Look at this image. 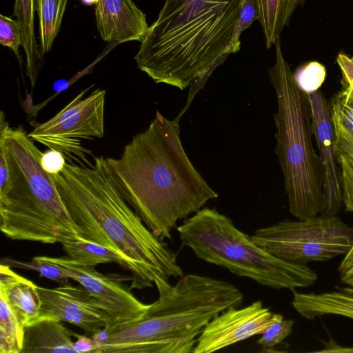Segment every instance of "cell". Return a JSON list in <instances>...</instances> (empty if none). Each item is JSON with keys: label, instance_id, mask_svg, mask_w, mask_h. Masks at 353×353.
I'll use <instances>...</instances> for the list:
<instances>
[{"label": "cell", "instance_id": "obj_1", "mask_svg": "<svg viewBox=\"0 0 353 353\" xmlns=\"http://www.w3.org/2000/svg\"><path fill=\"white\" fill-rule=\"evenodd\" d=\"M51 175L81 236L123 258L132 274L130 290L154 285L161 296L171 289L170 279L183 275L174 253L120 192L105 158L94 157L92 166L66 162Z\"/></svg>", "mask_w": 353, "mask_h": 353}, {"label": "cell", "instance_id": "obj_2", "mask_svg": "<svg viewBox=\"0 0 353 353\" xmlns=\"http://www.w3.org/2000/svg\"><path fill=\"white\" fill-rule=\"evenodd\" d=\"M179 119L159 111L143 132L107 165L120 192L157 236L171 239L178 221L219 196L189 159L180 138Z\"/></svg>", "mask_w": 353, "mask_h": 353}, {"label": "cell", "instance_id": "obj_3", "mask_svg": "<svg viewBox=\"0 0 353 353\" xmlns=\"http://www.w3.org/2000/svg\"><path fill=\"white\" fill-rule=\"evenodd\" d=\"M243 0H165L134 57L156 83L203 85L229 55Z\"/></svg>", "mask_w": 353, "mask_h": 353}, {"label": "cell", "instance_id": "obj_4", "mask_svg": "<svg viewBox=\"0 0 353 353\" xmlns=\"http://www.w3.org/2000/svg\"><path fill=\"white\" fill-rule=\"evenodd\" d=\"M243 301L242 292L228 282L183 275L141 317L107 328L108 339L95 353L192 352L206 325Z\"/></svg>", "mask_w": 353, "mask_h": 353}, {"label": "cell", "instance_id": "obj_5", "mask_svg": "<svg viewBox=\"0 0 353 353\" xmlns=\"http://www.w3.org/2000/svg\"><path fill=\"white\" fill-rule=\"evenodd\" d=\"M8 176L0 189V230L16 241L54 244L82 237L52 175L41 165L43 153L22 125L10 127L0 113Z\"/></svg>", "mask_w": 353, "mask_h": 353}, {"label": "cell", "instance_id": "obj_6", "mask_svg": "<svg viewBox=\"0 0 353 353\" xmlns=\"http://www.w3.org/2000/svg\"><path fill=\"white\" fill-rule=\"evenodd\" d=\"M276 59L268 74L277 100L274 114L275 152L284 179L290 213L299 220L316 216L324 207V170L312 143L311 108L284 58L280 38L274 43Z\"/></svg>", "mask_w": 353, "mask_h": 353}, {"label": "cell", "instance_id": "obj_7", "mask_svg": "<svg viewBox=\"0 0 353 353\" xmlns=\"http://www.w3.org/2000/svg\"><path fill=\"white\" fill-rule=\"evenodd\" d=\"M177 232L182 245L200 259L260 285L292 290L311 286L317 280L316 273L307 265L269 254L215 209L201 208L185 220Z\"/></svg>", "mask_w": 353, "mask_h": 353}, {"label": "cell", "instance_id": "obj_8", "mask_svg": "<svg viewBox=\"0 0 353 353\" xmlns=\"http://www.w3.org/2000/svg\"><path fill=\"white\" fill-rule=\"evenodd\" d=\"M250 238L263 250L281 260L306 265L345 255L353 245V226L336 215H317L259 228Z\"/></svg>", "mask_w": 353, "mask_h": 353}, {"label": "cell", "instance_id": "obj_9", "mask_svg": "<svg viewBox=\"0 0 353 353\" xmlns=\"http://www.w3.org/2000/svg\"><path fill=\"white\" fill-rule=\"evenodd\" d=\"M94 85L77 95L54 117L38 125L28 134L34 141L61 152L68 161L92 166L87 159L91 151L82 146L81 140L102 138L104 134V110L106 91L99 88L85 94Z\"/></svg>", "mask_w": 353, "mask_h": 353}, {"label": "cell", "instance_id": "obj_10", "mask_svg": "<svg viewBox=\"0 0 353 353\" xmlns=\"http://www.w3.org/2000/svg\"><path fill=\"white\" fill-rule=\"evenodd\" d=\"M42 258L67 272L103 306L110 318L108 329L139 319L150 307L122 283L126 277L99 273L94 267L80 265L68 257Z\"/></svg>", "mask_w": 353, "mask_h": 353}, {"label": "cell", "instance_id": "obj_11", "mask_svg": "<svg viewBox=\"0 0 353 353\" xmlns=\"http://www.w3.org/2000/svg\"><path fill=\"white\" fill-rule=\"evenodd\" d=\"M230 307L214 317L196 339L192 353H211L256 335L263 334L283 318L265 307L261 301L243 307Z\"/></svg>", "mask_w": 353, "mask_h": 353}, {"label": "cell", "instance_id": "obj_12", "mask_svg": "<svg viewBox=\"0 0 353 353\" xmlns=\"http://www.w3.org/2000/svg\"><path fill=\"white\" fill-rule=\"evenodd\" d=\"M41 306L38 319H52L73 324L91 336L108 327L110 318L103 306L82 286L68 282L57 288L38 286Z\"/></svg>", "mask_w": 353, "mask_h": 353}, {"label": "cell", "instance_id": "obj_13", "mask_svg": "<svg viewBox=\"0 0 353 353\" xmlns=\"http://www.w3.org/2000/svg\"><path fill=\"white\" fill-rule=\"evenodd\" d=\"M307 97L311 108L313 134L324 170V207L320 214L336 215L341 209L343 201L341 168L330 105L319 90L307 94Z\"/></svg>", "mask_w": 353, "mask_h": 353}, {"label": "cell", "instance_id": "obj_14", "mask_svg": "<svg viewBox=\"0 0 353 353\" xmlns=\"http://www.w3.org/2000/svg\"><path fill=\"white\" fill-rule=\"evenodd\" d=\"M95 18L105 41L141 42L149 28L145 14L132 0H99Z\"/></svg>", "mask_w": 353, "mask_h": 353}, {"label": "cell", "instance_id": "obj_15", "mask_svg": "<svg viewBox=\"0 0 353 353\" xmlns=\"http://www.w3.org/2000/svg\"><path fill=\"white\" fill-rule=\"evenodd\" d=\"M0 292L24 327L38 319L41 306L38 286L1 263Z\"/></svg>", "mask_w": 353, "mask_h": 353}, {"label": "cell", "instance_id": "obj_16", "mask_svg": "<svg viewBox=\"0 0 353 353\" xmlns=\"http://www.w3.org/2000/svg\"><path fill=\"white\" fill-rule=\"evenodd\" d=\"M292 305L302 316L313 320L323 315H337L353 319V288L335 287L322 293H301L291 290Z\"/></svg>", "mask_w": 353, "mask_h": 353}, {"label": "cell", "instance_id": "obj_17", "mask_svg": "<svg viewBox=\"0 0 353 353\" xmlns=\"http://www.w3.org/2000/svg\"><path fill=\"white\" fill-rule=\"evenodd\" d=\"M61 322L40 319L25 327L21 353H75L72 337L77 334Z\"/></svg>", "mask_w": 353, "mask_h": 353}, {"label": "cell", "instance_id": "obj_18", "mask_svg": "<svg viewBox=\"0 0 353 353\" xmlns=\"http://www.w3.org/2000/svg\"><path fill=\"white\" fill-rule=\"evenodd\" d=\"M34 0H14L13 15L21 30L23 48L26 57V75L34 88L41 66L43 56L34 34Z\"/></svg>", "mask_w": 353, "mask_h": 353}, {"label": "cell", "instance_id": "obj_19", "mask_svg": "<svg viewBox=\"0 0 353 353\" xmlns=\"http://www.w3.org/2000/svg\"><path fill=\"white\" fill-rule=\"evenodd\" d=\"M302 0H256L259 19L265 38L266 48L280 38L283 28Z\"/></svg>", "mask_w": 353, "mask_h": 353}, {"label": "cell", "instance_id": "obj_20", "mask_svg": "<svg viewBox=\"0 0 353 353\" xmlns=\"http://www.w3.org/2000/svg\"><path fill=\"white\" fill-rule=\"evenodd\" d=\"M68 258L77 263L94 267L108 263H117L127 270L123 258L116 251L83 237L68 240L62 243Z\"/></svg>", "mask_w": 353, "mask_h": 353}, {"label": "cell", "instance_id": "obj_21", "mask_svg": "<svg viewBox=\"0 0 353 353\" xmlns=\"http://www.w3.org/2000/svg\"><path fill=\"white\" fill-rule=\"evenodd\" d=\"M68 0H34L39 25V51L42 56L49 52L57 36Z\"/></svg>", "mask_w": 353, "mask_h": 353}, {"label": "cell", "instance_id": "obj_22", "mask_svg": "<svg viewBox=\"0 0 353 353\" xmlns=\"http://www.w3.org/2000/svg\"><path fill=\"white\" fill-rule=\"evenodd\" d=\"M24 327L0 292V353H21Z\"/></svg>", "mask_w": 353, "mask_h": 353}, {"label": "cell", "instance_id": "obj_23", "mask_svg": "<svg viewBox=\"0 0 353 353\" xmlns=\"http://www.w3.org/2000/svg\"><path fill=\"white\" fill-rule=\"evenodd\" d=\"M1 264L7 265L11 268L33 270L40 276L59 283H68L70 276L67 272L50 262L43 259L42 256H36L31 261L24 262L11 259H3Z\"/></svg>", "mask_w": 353, "mask_h": 353}, {"label": "cell", "instance_id": "obj_24", "mask_svg": "<svg viewBox=\"0 0 353 353\" xmlns=\"http://www.w3.org/2000/svg\"><path fill=\"white\" fill-rule=\"evenodd\" d=\"M342 85L330 104L332 119L353 132V88L343 82Z\"/></svg>", "mask_w": 353, "mask_h": 353}, {"label": "cell", "instance_id": "obj_25", "mask_svg": "<svg viewBox=\"0 0 353 353\" xmlns=\"http://www.w3.org/2000/svg\"><path fill=\"white\" fill-rule=\"evenodd\" d=\"M326 72L321 63L312 61L299 68L294 73L297 85L305 94L314 92L319 90L325 81Z\"/></svg>", "mask_w": 353, "mask_h": 353}, {"label": "cell", "instance_id": "obj_26", "mask_svg": "<svg viewBox=\"0 0 353 353\" xmlns=\"http://www.w3.org/2000/svg\"><path fill=\"white\" fill-rule=\"evenodd\" d=\"M259 19V9L256 0H243L240 17L232 40L228 47V54H235L241 48L240 36L248 28L254 21Z\"/></svg>", "mask_w": 353, "mask_h": 353}, {"label": "cell", "instance_id": "obj_27", "mask_svg": "<svg viewBox=\"0 0 353 353\" xmlns=\"http://www.w3.org/2000/svg\"><path fill=\"white\" fill-rule=\"evenodd\" d=\"M0 43L10 48L21 63L19 46H23L21 30L17 20L0 14Z\"/></svg>", "mask_w": 353, "mask_h": 353}, {"label": "cell", "instance_id": "obj_28", "mask_svg": "<svg viewBox=\"0 0 353 353\" xmlns=\"http://www.w3.org/2000/svg\"><path fill=\"white\" fill-rule=\"evenodd\" d=\"M294 323L293 320L283 318L276 321L261 334L257 343L263 346V352L272 351L276 345L281 343L292 333Z\"/></svg>", "mask_w": 353, "mask_h": 353}, {"label": "cell", "instance_id": "obj_29", "mask_svg": "<svg viewBox=\"0 0 353 353\" xmlns=\"http://www.w3.org/2000/svg\"><path fill=\"white\" fill-rule=\"evenodd\" d=\"M338 161L341 168L343 203L346 211L353 212V159L338 152Z\"/></svg>", "mask_w": 353, "mask_h": 353}, {"label": "cell", "instance_id": "obj_30", "mask_svg": "<svg viewBox=\"0 0 353 353\" xmlns=\"http://www.w3.org/2000/svg\"><path fill=\"white\" fill-rule=\"evenodd\" d=\"M332 122L337 152L353 159V132L335 120H332Z\"/></svg>", "mask_w": 353, "mask_h": 353}, {"label": "cell", "instance_id": "obj_31", "mask_svg": "<svg viewBox=\"0 0 353 353\" xmlns=\"http://www.w3.org/2000/svg\"><path fill=\"white\" fill-rule=\"evenodd\" d=\"M64 154L57 150L50 149L43 153L41 165L48 173L56 174L60 172L65 164Z\"/></svg>", "mask_w": 353, "mask_h": 353}, {"label": "cell", "instance_id": "obj_32", "mask_svg": "<svg viewBox=\"0 0 353 353\" xmlns=\"http://www.w3.org/2000/svg\"><path fill=\"white\" fill-rule=\"evenodd\" d=\"M336 62L342 73L343 83L352 86L353 85V57H350L341 52L339 54L336 58Z\"/></svg>", "mask_w": 353, "mask_h": 353}, {"label": "cell", "instance_id": "obj_33", "mask_svg": "<svg viewBox=\"0 0 353 353\" xmlns=\"http://www.w3.org/2000/svg\"><path fill=\"white\" fill-rule=\"evenodd\" d=\"M77 340L73 343V349L75 353L94 352L97 348L96 343L92 337L78 334Z\"/></svg>", "mask_w": 353, "mask_h": 353}, {"label": "cell", "instance_id": "obj_34", "mask_svg": "<svg viewBox=\"0 0 353 353\" xmlns=\"http://www.w3.org/2000/svg\"><path fill=\"white\" fill-rule=\"evenodd\" d=\"M353 269V245L345 255L344 259L340 263L338 271L340 274L345 273Z\"/></svg>", "mask_w": 353, "mask_h": 353}, {"label": "cell", "instance_id": "obj_35", "mask_svg": "<svg viewBox=\"0 0 353 353\" xmlns=\"http://www.w3.org/2000/svg\"><path fill=\"white\" fill-rule=\"evenodd\" d=\"M341 280L343 283L353 288V269L341 274Z\"/></svg>", "mask_w": 353, "mask_h": 353}, {"label": "cell", "instance_id": "obj_36", "mask_svg": "<svg viewBox=\"0 0 353 353\" xmlns=\"http://www.w3.org/2000/svg\"><path fill=\"white\" fill-rule=\"evenodd\" d=\"M81 2L85 5L92 6L97 4L99 0H81Z\"/></svg>", "mask_w": 353, "mask_h": 353}, {"label": "cell", "instance_id": "obj_37", "mask_svg": "<svg viewBox=\"0 0 353 353\" xmlns=\"http://www.w3.org/2000/svg\"><path fill=\"white\" fill-rule=\"evenodd\" d=\"M351 87L353 88V85H352V86H351Z\"/></svg>", "mask_w": 353, "mask_h": 353}]
</instances>
